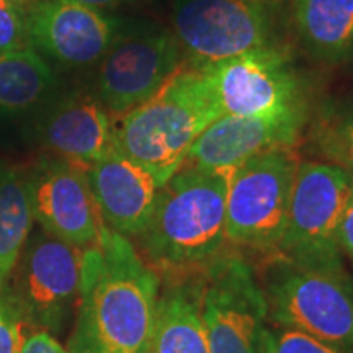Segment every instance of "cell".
Masks as SVG:
<instances>
[{"mask_svg": "<svg viewBox=\"0 0 353 353\" xmlns=\"http://www.w3.org/2000/svg\"><path fill=\"white\" fill-rule=\"evenodd\" d=\"M161 276L131 239L105 229L83 250L81 293L69 353H145L156 322Z\"/></svg>", "mask_w": 353, "mask_h": 353, "instance_id": "1", "label": "cell"}, {"mask_svg": "<svg viewBox=\"0 0 353 353\" xmlns=\"http://www.w3.org/2000/svg\"><path fill=\"white\" fill-rule=\"evenodd\" d=\"M234 169L183 164L159 188L136 250L159 276L193 275L226 254V205Z\"/></svg>", "mask_w": 353, "mask_h": 353, "instance_id": "2", "label": "cell"}, {"mask_svg": "<svg viewBox=\"0 0 353 353\" xmlns=\"http://www.w3.org/2000/svg\"><path fill=\"white\" fill-rule=\"evenodd\" d=\"M223 114L208 70L183 65L152 99L114 123L113 144L162 187L198 136Z\"/></svg>", "mask_w": 353, "mask_h": 353, "instance_id": "3", "label": "cell"}, {"mask_svg": "<svg viewBox=\"0 0 353 353\" xmlns=\"http://www.w3.org/2000/svg\"><path fill=\"white\" fill-rule=\"evenodd\" d=\"M259 281L273 325L299 330L345 352L352 350L353 278L345 268L298 267L273 255L267 257Z\"/></svg>", "mask_w": 353, "mask_h": 353, "instance_id": "4", "label": "cell"}, {"mask_svg": "<svg viewBox=\"0 0 353 353\" xmlns=\"http://www.w3.org/2000/svg\"><path fill=\"white\" fill-rule=\"evenodd\" d=\"M299 162L296 148H276L234 167L226 205L229 245L265 257L278 254Z\"/></svg>", "mask_w": 353, "mask_h": 353, "instance_id": "5", "label": "cell"}, {"mask_svg": "<svg viewBox=\"0 0 353 353\" xmlns=\"http://www.w3.org/2000/svg\"><path fill=\"white\" fill-rule=\"evenodd\" d=\"M352 183L353 175L341 167L322 161L299 162L278 257L306 268H345L339 228Z\"/></svg>", "mask_w": 353, "mask_h": 353, "instance_id": "6", "label": "cell"}, {"mask_svg": "<svg viewBox=\"0 0 353 353\" xmlns=\"http://www.w3.org/2000/svg\"><path fill=\"white\" fill-rule=\"evenodd\" d=\"M83 250L34 231L26 239L7 290L26 327L61 332L76 312L82 281Z\"/></svg>", "mask_w": 353, "mask_h": 353, "instance_id": "7", "label": "cell"}, {"mask_svg": "<svg viewBox=\"0 0 353 353\" xmlns=\"http://www.w3.org/2000/svg\"><path fill=\"white\" fill-rule=\"evenodd\" d=\"M201 319L210 353H265L267 299L241 254L228 250L201 272Z\"/></svg>", "mask_w": 353, "mask_h": 353, "instance_id": "8", "label": "cell"}, {"mask_svg": "<svg viewBox=\"0 0 353 353\" xmlns=\"http://www.w3.org/2000/svg\"><path fill=\"white\" fill-rule=\"evenodd\" d=\"M172 32L188 68L210 69L272 43L267 0H176Z\"/></svg>", "mask_w": 353, "mask_h": 353, "instance_id": "9", "label": "cell"}, {"mask_svg": "<svg viewBox=\"0 0 353 353\" xmlns=\"http://www.w3.org/2000/svg\"><path fill=\"white\" fill-rule=\"evenodd\" d=\"M97 97L110 114L131 112L183 68V52L172 30L143 25L114 37L99 61Z\"/></svg>", "mask_w": 353, "mask_h": 353, "instance_id": "10", "label": "cell"}, {"mask_svg": "<svg viewBox=\"0 0 353 353\" xmlns=\"http://www.w3.org/2000/svg\"><path fill=\"white\" fill-rule=\"evenodd\" d=\"M208 70L223 114L272 118L306 112L304 90L288 52L257 48Z\"/></svg>", "mask_w": 353, "mask_h": 353, "instance_id": "11", "label": "cell"}, {"mask_svg": "<svg viewBox=\"0 0 353 353\" xmlns=\"http://www.w3.org/2000/svg\"><path fill=\"white\" fill-rule=\"evenodd\" d=\"M34 221L44 232L87 250L103 236V219L87 172L57 157H44L28 172Z\"/></svg>", "mask_w": 353, "mask_h": 353, "instance_id": "12", "label": "cell"}, {"mask_svg": "<svg viewBox=\"0 0 353 353\" xmlns=\"http://www.w3.org/2000/svg\"><path fill=\"white\" fill-rule=\"evenodd\" d=\"M25 21L30 46L65 68L99 63L118 33L112 17L76 0H33Z\"/></svg>", "mask_w": 353, "mask_h": 353, "instance_id": "13", "label": "cell"}, {"mask_svg": "<svg viewBox=\"0 0 353 353\" xmlns=\"http://www.w3.org/2000/svg\"><path fill=\"white\" fill-rule=\"evenodd\" d=\"M306 112L272 118L221 114L198 136L185 164L201 169H234L259 154L276 148H296Z\"/></svg>", "mask_w": 353, "mask_h": 353, "instance_id": "14", "label": "cell"}, {"mask_svg": "<svg viewBox=\"0 0 353 353\" xmlns=\"http://www.w3.org/2000/svg\"><path fill=\"white\" fill-rule=\"evenodd\" d=\"M87 180L105 226L136 239L151 219L161 188L151 172L113 148L87 170Z\"/></svg>", "mask_w": 353, "mask_h": 353, "instance_id": "15", "label": "cell"}, {"mask_svg": "<svg viewBox=\"0 0 353 353\" xmlns=\"http://www.w3.org/2000/svg\"><path fill=\"white\" fill-rule=\"evenodd\" d=\"M114 121L99 97L72 94L48 112L41 141L52 157L87 172L114 148Z\"/></svg>", "mask_w": 353, "mask_h": 353, "instance_id": "16", "label": "cell"}, {"mask_svg": "<svg viewBox=\"0 0 353 353\" xmlns=\"http://www.w3.org/2000/svg\"><path fill=\"white\" fill-rule=\"evenodd\" d=\"M161 278L164 283L145 353H210L201 319V273Z\"/></svg>", "mask_w": 353, "mask_h": 353, "instance_id": "17", "label": "cell"}, {"mask_svg": "<svg viewBox=\"0 0 353 353\" xmlns=\"http://www.w3.org/2000/svg\"><path fill=\"white\" fill-rule=\"evenodd\" d=\"M299 41L314 59L353 61V0H291Z\"/></svg>", "mask_w": 353, "mask_h": 353, "instance_id": "18", "label": "cell"}, {"mask_svg": "<svg viewBox=\"0 0 353 353\" xmlns=\"http://www.w3.org/2000/svg\"><path fill=\"white\" fill-rule=\"evenodd\" d=\"M34 223L28 172L0 164V286H7Z\"/></svg>", "mask_w": 353, "mask_h": 353, "instance_id": "19", "label": "cell"}, {"mask_svg": "<svg viewBox=\"0 0 353 353\" xmlns=\"http://www.w3.org/2000/svg\"><path fill=\"white\" fill-rule=\"evenodd\" d=\"M54 72L48 61L28 46L0 54V112L23 113L50 95Z\"/></svg>", "mask_w": 353, "mask_h": 353, "instance_id": "20", "label": "cell"}, {"mask_svg": "<svg viewBox=\"0 0 353 353\" xmlns=\"http://www.w3.org/2000/svg\"><path fill=\"white\" fill-rule=\"evenodd\" d=\"M311 144L324 159L353 175V101L327 103L311 126Z\"/></svg>", "mask_w": 353, "mask_h": 353, "instance_id": "21", "label": "cell"}, {"mask_svg": "<svg viewBox=\"0 0 353 353\" xmlns=\"http://www.w3.org/2000/svg\"><path fill=\"white\" fill-rule=\"evenodd\" d=\"M265 353H347L342 348L330 345L299 332L294 329H285L273 325L265 335Z\"/></svg>", "mask_w": 353, "mask_h": 353, "instance_id": "22", "label": "cell"}, {"mask_svg": "<svg viewBox=\"0 0 353 353\" xmlns=\"http://www.w3.org/2000/svg\"><path fill=\"white\" fill-rule=\"evenodd\" d=\"M23 0H0V54L30 46Z\"/></svg>", "mask_w": 353, "mask_h": 353, "instance_id": "23", "label": "cell"}, {"mask_svg": "<svg viewBox=\"0 0 353 353\" xmlns=\"http://www.w3.org/2000/svg\"><path fill=\"white\" fill-rule=\"evenodd\" d=\"M26 330L28 327L7 286H0V353H20Z\"/></svg>", "mask_w": 353, "mask_h": 353, "instance_id": "24", "label": "cell"}, {"mask_svg": "<svg viewBox=\"0 0 353 353\" xmlns=\"http://www.w3.org/2000/svg\"><path fill=\"white\" fill-rule=\"evenodd\" d=\"M20 353H69L54 335L46 330L28 329L21 343Z\"/></svg>", "mask_w": 353, "mask_h": 353, "instance_id": "25", "label": "cell"}, {"mask_svg": "<svg viewBox=\"0 0 353 353\" xmlns=\"http://www.w3.org/2000/svg\"><path fill=\"white\" fill-rule=\"evenodd\" d=\"M339 247H341L342 255H345L353 267V183L341 221V228H339Z\"/></svg>", "mask_w": 353, "mask_h": 353, "instance_id": "26", "label": "cell"}, {"mask_svg": "<svg viewBox=\"0 0 353 353\" xmlns=\"http://www.w3.org/2000/svg\"><path fill=\"white\" fill-rule=\"evenodd\" d=\"M76 2L85 3V6H90V7L101 8V7H112V6H118V3L125 2V0H76Z\"/></svg>", "mask_w": 353, "mask_h": 353, "instance_id": "27", "label": "cell"}, {"mask_svg": "<svg viewBox=\"0 0 353 353\" xmlns=\"http://www.w3.org/2000/svg\"><path fill=\"white\" fill-rule=\"evenodd\" d=\"M268 3H270V6H275V3H278V2H283V0H267Z\"/></svg>", "mask_w": 353, "mask_h": 353, "instance_id": "28", "label": "cell"}, {"mask_svg": "<svg viewBox=\"0 0 353 353\" xmlns=\"http://www.w3.org/2000/svg\"><path fill=\"white\" fill-rule=\"evenodd\" d=\"M23 2H26V0H23ZM32 2H33V0H32Z\"/></svg>", "mask_w": 353, "mask_h": 353, "instance_id": "29", "label": "cell"}]
</instances>
